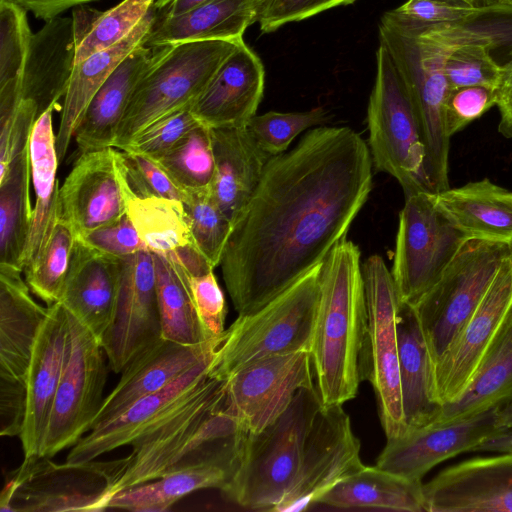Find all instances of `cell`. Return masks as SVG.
Masks as SVG:
<instances>
[{
	"label": "cell",
	"instance_id": "1",
	"mask_svg": "<svg viewBox=\"0 0 512 512\" xmlns=\"http://www.w3.org/2000/svg\"><path fill=\"white\" fill-rule=\"evenodd\" d=\"M372 167L368 145L348 127L313 128L269 159L220 262L238 315L271 301L346 237L371 192Z\"/></svg>",
	"mask_w": 512,
	"mask_h": 512
},
{
	"label": "cell",
	"instance_id": "2",
	"mask_svg": "<svg viewBox=\"0 0 512 512\" xmlns=\"http://www.w3.org/2000/svg\"><path fill=\"white\" fill-rule=\"evenodd\" d=\"M360 256L359 247L345 237L321 263L310 355L323 406L352 400L362 381L367 306Z\"/></svg>",
	"mask_w": 512,
	"mask_h": 512
},
{
	"label": "cell",
	"instance_id": "3",
	"mask_svg": "<svg viewBox=\"0 0 512 512\" xmlns=\"http://www.w3.org/2000/svg\"><path fill=\"white\" fill-rule=\"evenodd\" d=\"M224 400V382L208 377L179 412L131 445L130 463L114 493L196 465L222 467L231 477L248 433Z\"/></svg>",
	"mask_w": 512,
	"mask_h": 512
},
{
	"label": "cell",
	"instance_id": "4",
	"mask_svg": "<svg viewBox=\"0 0 512 512\" xmlns=\"http://www.w3.org/2000/svg\"><path fill=\"white\" fill-rule=\"evenodd\" d=\"M322 406L315 386L303 388L270 425L248 433L224 496L245 509L281 512L301 479Z\"/></svg>",
	"mask_w": 512,
	"mask_h": 512
},
{
	"label": "cell",
	"instance_id": "5",
	"mask_svg": "<svg viewBox=\"0 0 512 512\" xmlns=\"http://www.w3.org/2000/svg\"><path fill=\"white\" fill-rule=\"evenodd\" d=\"M321 263L259 309L238 315L222 333L208 370L220 381L259 359L310 351Z\"/></svg>",
	"mask_w": 512,
	"mask_h": 512
},
{
	"label": "cell",
	"instance_id": "6",
	"mask_svg": "<svg viewBox=\"0 0 512 512\" xmlns=\"http://www.w3.org/2000/svg\"><path fill=\"white\" fill-rule=\"evenodd\" d=\"M241 42L209 40L152 48L119 124L113 148L122 149L157 120L190 108Z\"/></svg>",
	"mask_w": 512,
	"mask_h": 512
},
{
	"label": "cell",
	"instance_id": "7",
	"mask_svg": "<svg viewBox=\"0 0 512 512\" xmlns=\"http://www.w3.org/2000/svg\"><path fill=\"white\" fill-rule=\"evenodd\" d=\"M368 144L376 170L393 176L405 196L433 193L426 150L407 86L386 47L376 51V76L367 107Z\"/></svg>",
	"mask_w": 512,
	"mask_h": 512
},
{
	"label": "cell",
	"instance_id": "8",
	"mask_svg": "<svg viewBox=\"0 0 512 512\" xmlns=\"http://www.w3.org/2000/svg\"><path fill=\"white\" fill-rule=\"evenodd\" d=\"M130 455L111 461L58 464L50 457H24L7 479L0 510L8 512H99L108 510Z\"/></svg>",
	"mask_w": 512,
	"mask_h": 512
},
{
	"label": "cell",
	"instance_id": "9",
	"mask_svg": "<svg viewBox=\"0 0 512 512\" xmlns=\"http://www.w3.org/2000/svg\"><path fill=\"white\" fill-rule=\"evenodd\" d=\"M383 44L413 101L426 150V171L433 190L449 188V147L445 102L450 91L444 74L446 48L422 31L379 24Z\"/></svg>",
	"mask_w": 512,
	"mask_h": 512
},
{
	"label": "cell",
	"instance_id": "10",
	"mask_svg": "<svg viewBox=\"0 0 512 512\" xmlns=\"http://www.w3.org/2000/svg\"><path fill=\"white\" fill-rule=\"evenodd\" d=\"M512 246L466 240L438 282L414 305L434 365L475 311Z\"/></svg>",
	"mask_w": 512,
	"mask_h": 512
},
{
	"label": "cell",
	"instance_id": "11",
	"mask_svg": "<svg viewBox=\"0 0 512 512\" xmlns=\"http://www.w3.org/2000/svg\"><path fill=\"white\" fill-rule=\"evenodd\" d=\"M367 327L360 361L361 379L372 385L379 418L387 439L406 432L404 420L397 319L401 302L383 258L372 255L362 266Z\"/></svg>",
	"mask_w": 512,
	"mask_h": 512
},
{
	"label": "cell",
	"instance_id": "12",
	"mask_svg": "<svg viewBox=\"0 0 512 512\" xmlns=\"http://www.w3.org/2000/svg\"><path fill=\"white\" fill-rule=\"evenodd\" d=\"M466 240L438 209L434 193L406 195L391 270L400 302L414 306L438 282Z\"/></svg>",
	"mask_w": 512,
	"mask_h": 512
},
{
	"label": "cell",
	"instance_id": "13",
	"mask_svg": "<svg viewBox=\"0 0 512 512\" xmlns=\"http://www.w3.org/2000/svg\"><path fill=\"white\" fill-rule=\"evenodd\" d=\"M65 362L39 455L53 457L90 432L107 377L101 341L68 311Z\"/></svg>",
	"mask_w": 512,
	"mask_h": 512
},
{
	"label": "cell",
	"instance_id": "14",
	"mask_svg": "<svg viewBox=\"0 0 512 512\" xmlns=\"http://www.w3.org/2000/svg\"><path fill=\"white\" fill-rule=\"evenodd\" d=\"M223 382L226 411L247 433H258L286 410L299 390L315 386L310 351L259 359Z\"/></svg>",
	"mask_w": 512,
	"mask_h": 512
},
{
	"label": "cell",
	"instance_id": "15",
	"mask_svg": "<svg viewBox=\"0 0 512 512\" xmlns=\"http://www.w3.org/2000/svg\"><path fill=\"white\" fill-rule=\"evenodd\" d=\"M512 428V401L476 416L446 424H429L387 439L376 466L394 474L422 480L439 463L474 451L485 440Z\"/></svg>",
	"mask_w": 512,
	"mask_h": 512
},
{
	"label": "cell",
	"instance_id": "16",
	"mask_svg": "<svg viewBox=\"0 0 512 512\" xmlns=\"http://www.w3.org/2000/svg\"><path fill=\"white\" fill-rule=\"evenodd\" d=\"M121 283L113 323L101 339L109 368L120 373L142 350L162 338L153 253L120 259Z\"/></svg>",
	"mask_w": 512,
	"mask_h": 512
},
{
	"label": "cell",
	"instance_id": "17",
	"mask_svg": "<svg viewBox=\"0 0 512 512\" xmlns=\"http://www.w3.org/2000/svg\"><path fill=\"white\" fill-rule=\"evenodd\" d=\"M511 309L512 253L502 261L481 302L433 365L435 396L442 406L461 396Z\"/></svg>",
	"mask_w": 512,
	"mask_h": 512
},
{
	"label": "cell",
	"instance_id": "18",
	"mask_svg": "<svg viewBox=\"0 0 512 512\" xmlns=\"http://www.w3.org/2000/svg\"><path fill=\"white\" fill-rule=\"evenodd\" d=\"M214 353L163 389L137 400L115 418L93 428L72 447L66 461L94 460L118 447L132 445L164 424L195 396L208 379Z\"/></svg>",
	"mask_w": 512,
	"mask_h": 512
},
{
	"label": "cell",
	"instance_id": "19",
	"mask_svg": "<svg viewBox=\"0 0 512 512\" xmlns=\"http://www.w3.org/2000/svg\"><path fill=\"white\" fill-rule=\"evenodd\" d=\"M423 495L426 512H512V453L445 468Z\"/></svg>",
	"mask_w": 512,
	"mask_h": 512
},
{
	"label": "cell",
	"instance_id": "20",
	"mask_svg": "<svg viewBox=\"0 0 512 512\" xmlns=\"http://www.w3.org/2000/svg\"><path fill=\"white\" fill-rule=\"evenodd\" d=\"M360 447L342 405L322 406L301 479L281 512L307 509L339 481L362 469Z\"/></svg>",
	"mask_w": 512,
	"mask_h": 512
},
{
	"label": "cell",
	"instance_id": "21",
	"mask_svg": "<svg viewBox=\"0 0 512 512\" xmlns=\"http://www.w3.org/2000/svg\"><path fill=\"white\" fill-rule=\"evenodd\" d=\"M23 271L0 263V394L27 396V373L48 306L38 304Z\"/></svg>",
	"mask_w": 512,
	"mask_h": 512
},
{
	"label": "cell",
	"instance_id": "22",
	"mask_svg": "<svg viewBox=\"0 0 512 512\" xmlns=\"http://www.w3.org/2000/svg\"><path fill=\"white\" fill-rule=\"evenodd\" d=\"M264 83L261 59L242 42L223 61L190 110L209 128L246 127L256 115Z\"/></svg>",
	"mask_w": 512,
	"mask_h": 512
},
{
	"label": "cell",
	"instance_id": "23",
	"mask_svg": "<svg viewBox=\"0 0 512 512\" xmlns=\"http://www.w3.org/2000/svg\"><path fill=\"white\" fill-rule=\"evenodd\" d=\"M68 313L60 303L48 306L27 373V407L20 440L24 457L39 455L61 379L68 339Z\"/></svg>",
	"mask_w": 512,
	"mask_h": 512
},
{
	"label": "cell",
	"instance_id": "24",
	"mask_svg": "<svg viewBox=\"0 0 512 512\" xmlns=\"http://www.w3.org/2000/svg\"><path fill=\"white\" fill-rule=\"evenodd\" d=\"M60 217L75 236L126 214L114 164V148L79 155L60 187Z\"/></svg>",
	"mask_w": 512,
	"mask_h": 512
},
{
	"label": "cell",
	"instance_id": "25",
	"mask_svg": "<svg viewBox=\"0 0 512 512\" xmlns=\"http://www.w3.org/2000/svg\"><path fill=\"white\" fill-rule=\"evenodd\" d=\"M220 336L193 345L160 338L142 350L124 368L117 385L104 398L91 430L115 418L137 400L163 389L212 355Z\"/></svg>",
	"mask_w": 512,
	"mask_h": 512
},
{
	"label": "cell",
	"instance_id": "26",
	"mask_svg": "<svg viewBox=\"0 0 512 512\" xmlns=\"http://www.w3.org/2000/svg\"><path fill=\"white\" fill-rule=\"evenodd\" d=\"M120 283V259L76 238L60 303L101 341L116 314Z\"/></svg>",
	"mask_w": 512,
	"mask_h": 512
},
{
	"label": "cell",
	"instance_id": "27",
	"mask_svg": "<svg viewBox=\"0 0 512 512\" xmlns=\"http://www.w3.org/2000/svg\"><path fill=\"white\" fill-rule=\"evenodd\" d=\"M76 46L72 17L58 16L33 33L19 82L21 99L36 104L38 117L65 96Z\"/></svg>",
	"mask_w": 512,
	"mask_h": 512
},
{
	"label": "cell",
	"instance_id": "28",
	"mask_svg": "<svg viewBox=\"0 0 512 512\" xmlns=\"http://www.w3.org/2000/svg\"><path fill=\"white\" fill-rule=\"evenodd\" d=\"M215 174L211 193L233 226L246 209L271 156L246 127L211 128Z\"/></svg>",
	"mask_w": 512,
	"mask_h": 512
},
{
	"label": "cell",
	"instance_id": "29",
	"mask_svg": "<svg viewBox=\"0 0 512 512\" xmlns=\"http://www.w3.org/2000/svg\"><path fill=\"white\" fill-rule=\"evenodd\" d=\"M262 0H208L177 16H155L144 46L156 48L191 41L241 42L257 22Z\"/></svg>",
	"mask_w": 512,
	"mask_h": 512
},
{
	"label": "cell",
	"instance_id": "30",
	"mask_svg": "<svg viewBox=\"0 0 512 512\" xmlns=\"http://www.w3.org/2000/svg\"><path fill=\"white\" fill-rule=\"evenodd\" d=\"M435 204L467 239L512 246V191L484 178L434 193Z\"/></svg>",
	"mask_w": 512,
	"mask_h": 512
},
{
	"label": "cell",
	"instance_id": "31",
	"mask_svg": "<svg viewBox=\"0 0 512 512\" xmlns=\"http://www.w3.org/2000/svg\"><path fill=\"white\" fill-rule=\"evenodd\" d=\"M155 16L156 11L152 8L139 24L119 42L99 50L75 64L64 96L60 123L56 132V150L59 162L64 160L91 99L121 62L135 49L144 45V38Z\"/></svg>",
	"mask_w": 512,
	"mask_h": 512
},
{
	"label": "cell",
	"instance_id": "32",
	"mask_svg": "<svg viewBox=\"0 0 512 512\" xmlns=\"http://www.w3.org/2000/svg\"><path fill=\"white\" fill-rule=\"evenodd\" d=\"M401 398L406 432L432 423L441 410L433 382V364L414 312L402 304L397 319ZM405 432V433H406Z\"/></svg>",
	"mask_w": 512,
	"mask_h": 512
},
{
	"label": "cell",
	"instance_id": "33",
	"mask_svg": "<svg viewBox=\"0 0 512 512\" xmlns=\"http://www.w3.org/2000/svg\"><path fill=\"white\" fill-rule=\"evenodd\" d=\"M53 109L41 114L29 140L34 206L32 222L22 258L23 270L33 264L48 242L60 216L59 165L56 134L53 129Z\"/></svg>",
	"mask_w": 512,
	"mask_h": 512
},
{
	"label": "cell",
	"instance_id": "34",
	"mask_svg": "<svg viewBox=\"0 0 512 512\" xmlns=\"http://www.w3.org/2000/svg\"><path fill=\"white\" fill-rule=\"evenodd\" d=\"M512 401V309L494 335L461 396L441 407L430 424L476 416Z\"/></svg>",
	"mask_w": 512,
	"mask_h": 512
},
{
	"label": "cell",
	"instance_id": "35",
	"mask_svg": "<svg viewBox=\"0 0 512 512\" xmlns=\"http://www.w3.org/2000/svg\"><path fill=\"white\" fill-rule=\"evenodd\" d=\"M152 52L144 45L135 49L93 96L74 135L80 154L113 147L129 99Z\"/></svg>",
	"mask_w": 512,
	"mask_h": 512
},
{
	"label": "cell",
	"instance_id": "36",
	"mask_svg": "<svg viewBox=\"0 0 512 512\" xmlns=\"http://www.w3.org/2000/svg\"><path fill=\"white\" fill-rule=\"evenodd\" d=\"M317 504L341 509L425 511L422 480L409 479L376 465L364 466L345 477L325 492Z\"/></svg>",
	"mask_w": 512,
	"mask_h": 512
},
{
	"label": "cell",
	"instance_id": "37",
	"mask_svg": "<svg viewBox=\"0 0 512 512\" xmlns=\"http://www.w3.org/2000/svg\"><path fill=\"white\" fill-rule=\"evenodd\" d=\"M121 193L126 213L149 251L177 255L196 248L182 201L124 190Z\"/></svg>",
	"mask_w": 512,
	"mask_h": 512
},
{
	"label": "cell",
	"instance_id": "38",
	"mask_svg": "<svg viewBox=\"0 0 512 512\" xmlns=\"http://www.w3.org/2000/svg\"><path fill=\"white\" fill-rule=\"evenodd\" d=\"M229 478V472L216 465L191 466L119 491L112 497L108 509L164 512L194 491L221 490Z\"/></svg>",
	"mask_w": 512,
	"mask_h": 512
},
{
	"label": "cell",
	"instance_id": "39",
	"mask_svg": "<svg viewBox=\"0 0 512 512\" xmlns=\"http://www.w3.org/2000/svg\"><path fill=\"white\" fill-rule=\"evenodd\" d=\"M31 179L29 149L17 155L5 174L0 176V263L22 271L33 214Z\"/></svg>",
	"mask_w": 512,
	"mask_h": 512
},
{
	"label": "cell",
	"instance_id": "40",
	"mask_svg": "<svg viewBox=\"0 0 512 512\" xmlns=\"http://www.w3.org/2000/svg\"><path fill=\"white\" fill-rule=\"evenodd\" d=\"M152 253L162 338L189 345L209 340L197 316L187 271L172 256Z\"/></svg>",
	"mask_w": 512,
	"mask_h": 512
},
{
	"label": "cell",
	"instance_id": "41",
	"mask_svg": "<svg viewBox=\"0 0 512 512\" xmlns=\"http://www.w3.org/2000/svg\"><path fill=\"white\" fill-rule=\"evenodd\" d=\"M156 161L185 192L211 189L215 174L211 128L201 123Z\"/></svg>",
	"mask_w": 512,
	"mask_h": 512
},
{
	"label": "cell",
	"instance_id": "42",
	"mask_svg": "<svg viewBox=\"0 0 512 512\" xmlns=\"http://www.w3.org/2000/svg\"><path fill=\"white\" fill-rule=\"evenodd\" d=\"M507 10H512V6H474L450 0H407L386 11L380 23L401 30L419 31L456 25Z\"/></svg>",
	"mask_w": 512,
	"mask_h": 512
},
{
	"label": "cell",
	"instance_id": "43",
	"mask_svg": "<svg viewBox=\"0 0 512 512\" xmlns=\"http://www.w3.org/2000/svg\"><path fill=\"white\" fill-rule=\"evenodd\" d=\"M75 240L72 228L59 216L40 255L23 270L31 292L47 306L61 300Z\"/></svg>",
	"mask_w": 512,
	"mask_h": 512
},
{
	"label": "cell",
	"instance_id": "44",
	"mask_svg": "<svg viewBox=\"0 0 512 512\" xmlns=\"http://www.w3.org/2000/svg\"><path fill=\"white\" fill-rule=\"evenodd\" d=\"M37 118L36 104L21 100L18 78L0 85V176L17 155L29 149Z\"/></svg>",
	"mask_w": 512,
	"mask_h": 512
},
{
	"label": "cell",
	"instance_id": "45",
	"mask_svg": "<svg viewBox=\"0 0 512 512\" xmlns=\"http://www.w3.org/2000/svg\"><path fill=\"white\" fill-rule=\"evenodd\" d=\"M194 245L216 268L233 230V224L214 199L211 189L187 192L183 202Z\"/></svg>",
	"mask_w": 512,
	"mask_h": 512
},
{
	"label": "cell",
	"instance_id": "46",
	"mask_svg": "<svg viewBox=\"0 0 512 512\" xmlns=\"http://www.w3.org/2000/svg\"><path fill=\"white\" fill-rule=\"evenodd\" d=\"M155 1L123 0L109 10L99 11L90 30L76 46L75 64L119 42L149 13Z\"/></svg>",
	"mask_w": 512,
	"mask_h": 512
},
{
	"label": "cell",
	"instance_id": "47",
	"mask_svg": "<svg viewBox=\"0 0 512 512\" xmlns=\"http://www.w3.org/2000/svg\"><path fill=\"white\" fill-rule=\"evenodd\" d=\"M326 118L323 107L302 112L269 111L252 117L247 128L259 146L273 157L287 151L300 133L322 124Z\"/></svg>",
	"mask_w": 512,
	"mask_h": 512
},
{
	"label": "cell",
	"instance_id": "48",
	"mask_svg": "<svg viewBox=\"0 0 512 512\" xmlns=\"http://www.w3.org/2000/svg\"><path fill=\"white\" fill-rule=\"evenodd\" d=\"M494 48L469 43L452 49L444 62V74L450 89L468 86L497 88L502 65L493 56Z\"/></svg>",
	"mask_w": 512,
	"mask_h": 512
},
{
	"label": "cell",
	"instance_id": "49",
	"mask_svg": "<svg viewBox=\"0 0 512 512\" xmlns=\"http://www.w3.org/2000/svg\"><path fill=\"white\" fill-rule=\"evenodd\" d=\"M32 35L27 11L0 0V84L20 76Z\"/></svg>",
	"mask_w": 512,
	"mask_h": 512
},
{
	"label": "cell",
	"instance_id": "50",
	"mask_svg": "<svg viewBox=\"0 0 512 512\" xmlns=\"http://www.w3.org/2000/svg\"><path fill=\"white\" fill-rule=\"evenodd\" d=\"M200 124L190 108H184L157 120L120 150L158 160Z\"/></svg>",
	"mask_w": 512,
	"mask_h": 512
},
{
	"label": "cell",
	"instance_id": "51",
	"mask_svg": "<svg viewBox=\"0 0 512 512\" xmlns=\"http://www.w3.org/2000/svg\"><path fill=\"white\" fill-rule=\"evenodd\" d=\"M497 104V88L468 86L450 89L445 102V120L450 137L480 118Z\"/></svg>",
	"mask_w": 512,
	"mask_h": 512
},
{
	"label": "cell",
	"instance_id": "52",
	"mask_svg": "<svg viewBox=\"0 0 512 512\" xmlns=\"http://www.w3.org/2000/svg\"><path fill=\"white\" fill-rule=\"evenodd\" d=\"M188 279L197 316L206 337L211 339L220 336L225 331L227 305L214 272L201 275L188 273Z\"/></svg>",
	"mask_w": 512,
	"mask_h": 512
},
{
	"label": "cell",
	"instance_id": "53",
	"mask_svg": "<svg viewBox=\"0 0 512 512\" xmlns=\"http://www.w3.org/2000/svg\"><path fill=\"white\" fill-rule=\"evenodd\" d=\"M76 238L90 248L117 259L148 250L127 213L113 222L86 231Z\"/></svg>",
	"mask_w": 512,
	"mask_h": 512
},
{
	"label": "cell",
	"instance_id": "54",
	"mask_svg": "<svg viewBox=\"0 0 512 512\" xmlns=\"http://www.w3.org/2000/svg\"><path fill=\"white\" fill-rule=\"evenodd\" d=\"M356 0H262L258 20L262 33H271L280 27L313 17Z\"/></svg>",
	"mask_w": 512,
	"mask_h": 512
},
{
	"label": "cell",
	"instance_id": "55",
	"mask_svg": "<svg viewBox=\"0 0 512 512\" xmlns=\"http://www.w3.org/2000/svg\"><path fill=\"white\" fill-rule=\"evenodd\" d=\"M496 106L500 114L498 131L505 138L512 139V59L502 65Z\"/></svg>",
	"mask_w": 512,
	"mask_h": 512
},
{
	"label": "cell",
	"instance_id": "56",
	"mask_svg": "<svg viewBox=\"0 0 512 512\" xmlns=\"http://www.w3.org/2000/svg\"><path fill=\"white\" fill-rule=\"evenodd\" d=\"M35 18L49 21L70 8L79 7L98 0H10Z\"/></svg>",
	"mask_w": 512,
	"mask_h": 512
},
{
	"label": "cell",
	"instance_id": "57",
	"mask_svg": "<svg viewBox=\"0 0 512 512\" xmlns=\"http://www.w3.org/2000/svg\"><path fill=\"white\" fill-rule=\"evenodd\" d=\"M208 0H156L153 8L160 16L183 14Z\"/></svg>",
	"mask_w": 512,
	"mask_h": 512
},
{
	"label": "cell",
	"instance_id": "58",
	"mask_svg": "<svg viewBox=\"0 0 512 512\" xmlns=\"http://www.w3.org/2000/svg\"><path fill=\"white\" fill-rule=\"evenodd\" d=\"M474 451L512 453V428L485 440Z\"/></svg>",
	"mask_w": 512,
	"mask_h": 512
},
{
	"label": "cell",
	"instance_id": "59",
	"mask_svg": "<svg viewBox=\"0 0 512 512\" xmlns=\"http://www.w3.org/2000/svg\"><path fill=\"white\" fill-rule=\"evenodd\" d=\"M450 1L463 2V3H467L469 5H474V6H492V5H498V4L510 5L507 0H450Z\"/></svg>",
	"mask_w": 512,
	"mask_h": 512
},
{
	"label": "cell",
	"instance_id": "60",
	"mask_svg": "<svg viewBox=\"0 0 512 512\" xmlns=\"http://www.w3.org/2000/svg\"><path fill=\"white\" fill-rule=\"evenodd\" d=\"M510 5H512V0H507Z\"/></svg>",
	"mask_w": 512,
	"mask_h": 512
}]
</instances>
